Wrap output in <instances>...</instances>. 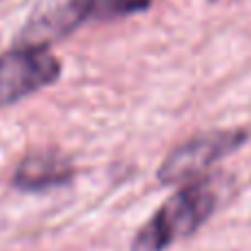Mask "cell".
<instances>
[{"label": "cell", "instance_id": "2", "mask_svg": "<svg viewBox=\"0 0 251 251\" xmlns=\"http://www.w3.org/2000/svg\"><path fill=\"white\" fill-rule=\"evenodd\" d=\"M247 140L245 129L231 131H209L187 140L185 145L176 147L165 158L158 169V180L165 185H189L200 180V176L220 158L236 151Z\"/></svg>", "mask_w": 251, "mask_h": 251}, {"label": "cell", "instance_id": "3", "mask_svg": "<svg viewBox=\"0 0 251 251\" xmlns=\"http://www.w3.org/2000/svg\"><path fill=\"white\" fill-rule=\"evenodd\" d=\"M60 74V62L47 49L18 47L0 56V107L51 85Z\"/></svg>", "mask_w": 251, "mask_h": 251}, {"label": "cell", "instance_id": "6", "mask_svg": "<svg viewBox=\"0 0 251 251\" xmlns=\"http://www.w3.org/2000/svg\"><path fill=\"white\" fill-rule=\"evenodd\" d=\"M151 5V0H96V18H116V16H129L136 11H145Z\"/></svg>", "mask_w": 251, "mask_h": 251}, {"label": "cell", "instance_id": "5", "mask_svg": "<svg viewBox=\"0 0 251 251\" xmlns=\"http://www.w3.org/2000/svg\"><path fill=\"white\" fill-rule=\"evenodd\" d=\"M74 174L69 160L56 151H38L27 156L14 174V185L23 191H43L67 182Z\"/></svg>", "mask_w": 251, "mask_h": 251}, {"label": "cell", "instance_id": "4", "mask_svg": "<svg viewBox=\"0 0 251 251\" xmlns=\"http://www.w3.org/2000/svg\"><path fill=\"white\" fill-rule=\"evenodd\" d=\"M96 0H40L20 31V47L45 49L94 16Z\"/></svg>", "mask_w": 251, "mask_h": 251}, {"label": "cell", "instance_id": "1", "mask_svg": "<svg viewBox=\"0 0 251 251\" xmlns=\"http://www.w3.org/2000/svg\"><path fill=\"white\" fill-rule=\"evenodd\" d=\"M216 207V189L207 180L185 185L171 196L138 231L133 251H165L169 245L191 236L204 225Z\"/></svg>", "mask_w": 251, "mask_h": 251}]
</instances>
